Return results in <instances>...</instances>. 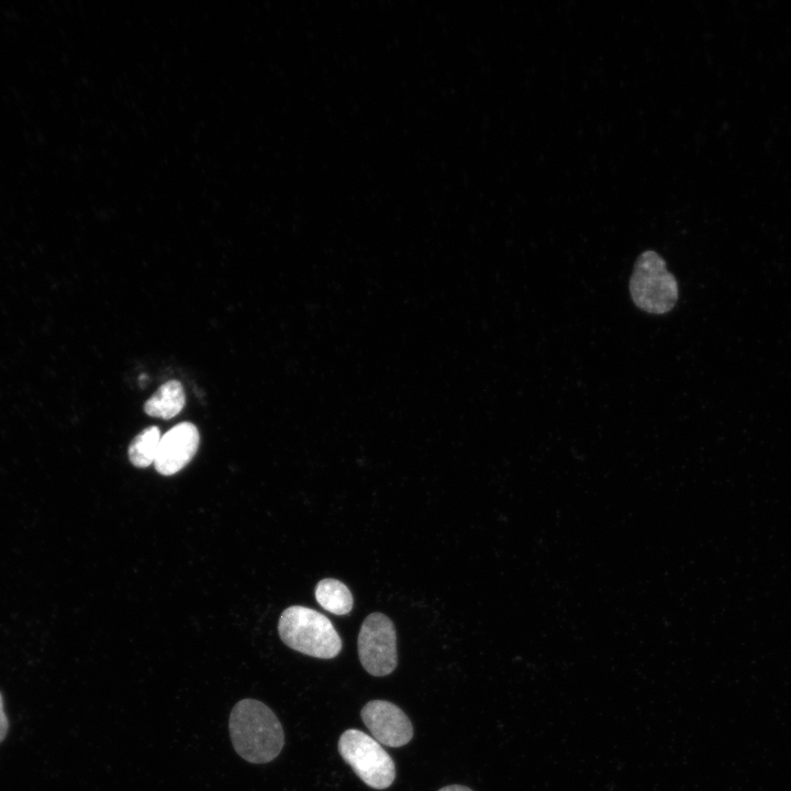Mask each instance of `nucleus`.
Returning a JSON list of instances; mask_svg holds the SVG:
<instances>
[{"label": "nucleus", "instance_id": "7", "mask_svg": "<svg viewBox=\"0 0 791 791\" xmlns=\"http://www.w3.org/2000/svg\"><path fill=\"white\" fill-rule=\"evenodd\" d=\"M199 441L198 428L190 422L171 427L159 441L155 469L164 476L180 471L196 455Z\"/></svg>", "mask_w": 791, "mask_h": 791}, {"label": "nucleus", "instance_id": "1", "mask_svg": "<svg viewBox=\"0 0 791 791\" xmlns=\"http://www.w3.org/2000/svg\"><path fill=\"white\" fill-rule=\"evenodd\" d=\"M229 729L235 751L252 764H266L281 751L285 735L276 714L263 702L243 699L232 709Z\"/></svg>", "mask_w": 791, "mask_h": 791}, {"label": "nucleus", "instance_id": "10", "mask_svg": "<svg viewBox=\"0 0 791 791\" xmlns=\"http://www.w3.org/2000/svg\"><path fill=\"white\" fill-rule=\"evenodd\" d=\"M160 438V431L157 426L143 430L129 446L130 461L138 468H145L154 464Z\"/></svg>", "mask_w": 791, "mask_h": 791}, {"label": "nucleus", "instance_id": "12", "mask_svg": "<svg viewBox=\"0 0 791 791\" xmlns=\"http://www.w3.org/2000/svg\"><path fill=\"white\" fill-rule=\"evenodd\" d=\"M438 791H472V790L465 786L452 784V786L444 787V788L439 789Z\"/></svg>", "mask_w": 791, "mask_h": 791}, {"label": "nucleus", "instance_id": "4", "mask_svg": "<svg viewBox=\"0 0 791 791\" xmlns=\"http://www.w3.org/2000/svg\"><path fill=\"white\" fill-rule=\"evenodd\" d=\"M338 753L368 787L382 790L394 781L393 759L366 733L355 728L345 731L338 740Z\"/></svg>", "mask_w": 791, "mask_h": 791}, {"label": "nucleus", "instance_id": "11", "mask_svg": "<svg viewBox=\"0 0 791 791\" xmlns=\"http://www.w3.org/2000/svg\"><path fill=\"white\" fill-rule=\"evenodd\" d=\"M9 731V720L4 712V702L2 693L0 692V743L7 737Z\"/></svg>", "mask_w": 791, "mask_h": 791}, {"label": "nucleus", "instance_id": "5", "mask_svg": "<svg viewBox=\"0 0 791 791\" xmlns=\"http://www.w3.org/2000/svg\"><path fill=\"white\" fill-rule=\"evenodd\" d=\"M358 656L365 670L376 677L391 673L398 664L397 635L392 621L385 614H369L358 634Z\"/></svg>", "mask_w": 791, "mask_h": 791}, {"label": "nucleus", "instance_id": "8", "mask_svg": "<svg viewBox=\"0 0 791 791\" xmlns=\"http://www.w3.org/2000/svg\"><path fill=\"white\" fill-rule=\"evenodd\" d=\"M186 396L182 385L178 380H169L145 402L144 411L154 417L171 419L185 406Z\"/></svg>", "mask_w": 791, "mask_h": 791}, {"label": "nucleus", "instance_id": "9", "mask_svg": "<svg viewBox=\"0 0 791 791\" xmlns=\"http://www.w3.org/2000/svg\"><path fill=\"white\" fill-rule=\"evenodd\" d=\"M315 599L326 611L344 615L353 608V597L349 589L339 580L325 578L315 587Z\"/></svg>", "mask_w": 791, "mask_h": 791}, {"label": "nucleus", "instance_id": "6", "mask_svg": "<svg viewBox=\"0 0 791 791\" xmlns=\"http://www.w3.org/2000/svg\"><path fill=\"white\" fill-rule=\"evenodd\" d=\"M360 715L374 738L382 745L401 747L413 737L411 721L398 705L389 701H369L361 709Z\"/></svg>", "mask_w": 791, "mask_h": 791}, {"label": "nucleus", "instance_id": "3", "mask_svg": "<svg viewBox=\"0 0 791 791\" xmlns=\"http://www.w3.org/2000/svg\"><path fill=\"white\" fill-rule=\"evenodd\" d=\"M630 292L640 310L664 314L672 310L678 300V283L664 258L654 250H646L634 264Z\"/></svg>", "mask_w": 791, "mask_h": 791}, {"label": "nucleus", "instance_id": "2", "mask_svg": "<svg viewBox=\"0 0 791 791\" xmlns=\"http://www.w3.org/2000/svg\"><path fill=\"white\" fill-rule=\"evenodd\" d=\"M278 632L288 647L311 657L331 659L342 649V639L332 622L307 606L286 609L280 615Z\"/></svg>", "mask_w": 791, "mask_h": 791}]
</instances>
